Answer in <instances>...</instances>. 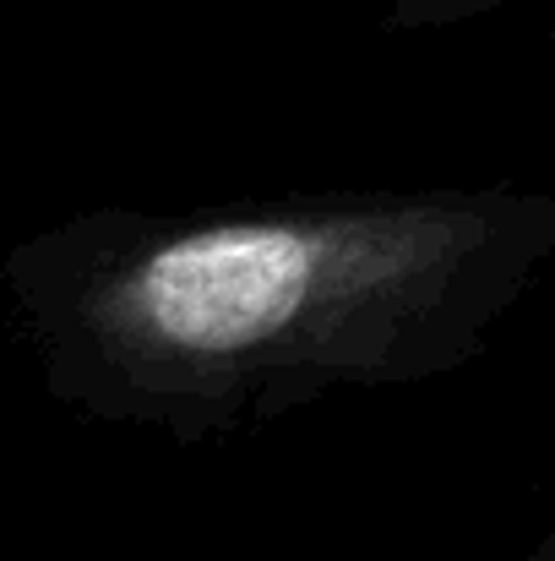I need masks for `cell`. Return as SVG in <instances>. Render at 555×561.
<instances>
[{
    "mask_svg": "<svg viewBox=\"0 0 555 561\" xmlns=\"http://www.w3.org/2000/svg\"><path fill=\"white\" fill-rule=\"evenodd\" d=\"M551 256L540 186H338L93 207L22 234L0 284L55 403L201 447L474 366Z\"/></svg>",
    "mask_w": 555,
    "mask_h": 561,
    "instance_id": "cell-1",
    "label": "cell"
},
{
    "mask_svg": "<svg viewBox=\"0 0 555 561\" xmlns=\"http://www.w3.org/2000/svg\"><path fill=\"white\" fill-rule=\"evenodd\" d=\"M518 0H392L386 11V33H441V27H458V22H474V16H490V11H507Z\"/></svg>",
    "mask_w": 555,
    "mask_h": 561,
    "instance_id": "cell-2",
    "label": "cell"
}]
</instances>
